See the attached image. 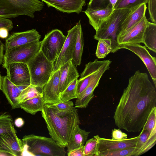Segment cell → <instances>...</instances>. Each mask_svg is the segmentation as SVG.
Listing matches in <instances>:
<instances>
[{"instance_id":"cell-44","label":"cell","mask_w":156,"mask_h":156,"mask_svg":"<svg viewBox=\"0 0 156 156\" xmlns=\"http://www.w3.org/2000/svg\"><path fill=\"white\" fill-rule=\"evenodd\" d=\"M24 120L21 118H18L16 119L14 122L15 125L18 127H21L24 125Z\"/></svg>"},{"instance_id":"cell-5","label":"cell","mask_w":156,"mask_h":156,"mask_svg":"<svg viewBox=\"0 0 156 156\" xmlns=\"http://www.w3.org/2000/svg\"><path fill=\"white\" fill-rule=\"evenodd\" d=\"M131 9L114 10L112 13L104 20L99 28L96 30L94 36V39H101L111 41L112 53L119 50V45L117 42V37L121 23L131 12Z\"/></svg>"},{"instance_id":"cell-17","label":"cell","mask_w":156,"mask_h":156,"mask_svg":"<svg viewBox=\"0 0 156 156\" xmlns=\"http://www.w3.org/2000/svg\"><path fill=\"white\" fill-rule=\"evenodd\" d=\"M148 21L145 16L139 22L122 35L118 36V44L143 43L144 34Z\"/></svg>"},{"instance_id":"cell-41","label":"cell","mask_w":156,"mask_h":156,"mask_svg":"<svg viewBox=\"0 0 156 156\" xmlns=\"http://www.w3.org/2000/svg\"><path fill=\"white\" fill-rule=\"evenodd\" d=\"M84 145L80 147L68 152V156H84Z\"/></svg>"},{"instance_id":"cell-15","label":"cell","mask_w":156,"mask_h":156,"mask_svg":"<svg viewBox=\"0 0 156 156\" xmlns=\"http://www.w3.org/2000/svg\"><path fill=\"white\" fill-rule=\"evenodd\" d=\"M41 35L35 29L21 32H13L6 39L5 51L13 47L29 43L39 41Z\"/></svg>"},{"instance_id":"cell-1","label":"cell","mask_w":156,"mask_h":156,"mask_svg":"<svg viewBox=\"0 0 156 156\" xmlns=\"http://www.w3.org/2000/svg\"><path fill=\"white\" fill-rule=\"evenodd\" d=\"M155 108L156 87L147 73L136 70L129 79L115 109V124L128 132H139Z\"/></svg>"},{"instance_id":"cell-9","label":"cell","mask_w":156,"mask_h":156,"mask_svg":"<svg viewBox=\"0 0 156 156\" xmlns=\"http://www.w3.org/2000/svg\"><path fill=\"white\" fill-rule=\"evenodd\" d=\"M66 36L56 29L47 33L41 41L40 50L50 61L54 63L59 56Z\"/></svg>"},{"instance_id":"cell-6","label":"cell","mask_w":156,"mask_h":156,"mask_svg":"<svg viewBox=\"0 0 156 156\" xmlns=\"http://www.w3.org/2000/svg\"><path fill=\"white\" fill-rule=\"evenodd\" d=\"M44 3L39 0H0V17L12 18L21 15L31 18L40 11Z\"/></svg>"},{"instance_id":"cell-4","label":"cell","mask_w":156,"mask_h":156,"mask_svg":"<svg viewBox=\"0 0 156 156\" xmlns=\"http://www.w3.org/2000/svg\"><path fill=\"white\" fill-rule=\"evenodd\" d=\"M16 133L12 116L7 113L0 115V151L8 152L13 156L23 155V144Z\"/></svg>"},{"instance_id":"cell-39","label":"cell","mask_w":156,"mask_h":156,"mask_svg":"<svg viewBox=\"0 0 156 156\" xmlns=\"http://www.w3.org/2000/svg\"><path fill=\"white\" fill-rule=\"evenodd\" d=\"M112 139L121 140L127 138V135L123 132L120 129L114 128L112 132Z\"/></svg>"},{"instance_id":"cell-14","label":"cell","mask_w":156,"mask_h":156,"mask_svg":"<svg viewBox=\"0 0 156 156\" xmlns=\"http://www.w3.org/2000/svg\"><path fill=\"white\" fill-rule=\"evenodd\" d=\"M5 69L7 77L15 85L28 86L31 84L30 75L27 64L10 63L7 65Z\"/></svg>"},{"instance_id":"cell-12","label":"cell","mask_w":156,"mask_h":156,"mask_svg":"<svg viewBox=\"0 0 156 156\" xmlns=\"http://www.w3.org/2000/svg\"><path fill=\"white\" fill-rule=\"evenodd\" d=\"M77 24L68 31V34L61 51L53 63V73L73 58L77 34Z\"/></svg>"},{"instance_id":"cell-13","label":"cell","mask_w":156,"mask_h":156,"mask_svg":"<svg viewBox=\"0 0 156 156\" xmlns=\"http://www.w3.org/2000/svg\"><path fill=\"white\" fill-rule=\"evenodd\" d=\"M112 61L108 60L106 63L95 73L93 79L86 88L76 98L75 107L76 108H86L90 102L93 98L94 92L98 86L100 80L105 72L109 69Z\"/></svg>"},{"instance_id":"cell-38","label":"cell","mask_w":156,"mask_h":156,"mask_svg":"<svg viewBox=\"0 0 156 156\" xmlns=\"http://www.w3.org/2000/svg\"><path fill=\"white\" fill-rule=\"evenodd\" d=\"M148 10L150 20L156 23V0H148Z\"/></svg>"},{"instance_id":"cell-24","label":"cell","mask_w":156,"mask_h":156,"mask_svg":"<svg viewBox=\"0 0 156 156\" xmlns=\"http://www.w3.org/2000/svg\"><path fill=\"white\" fill-rule=\"evenodd\" d=\"M113 10L112 8L108 7L92 10L86 9L84 12L88 18L89 23L96 31Z\"/></svg>"},{"instance_id":"cell-18","label":"cell","mask_w":156,"mask_h":156,"mask_svg":"<svg viewBox=\"0 0 156 156\" xmlns=\"http://www.w3.org/2000/svg\"><path fill=\"white\" fill-rule=\"evenodd\" d=\"M108 60L98 61L95 59L93 62H89L85 65V68L78 80L76 93L77 98L87 87L93 79L95 73L107 62Z\"/></svg>"},{"instance_id":"cell-32","label":"cell","mask_w":156,"mask_h":156,"mask_svg":"<svg viewBox=\"0 0 156 156\" xmlns=\"http://www.w3.org/2000/svg\"><path fill=\"white\" fill-rule=\"evenodd\" d=\"M148 0H118L115 4V9H133L143 3L146 4Z\"/></svg>"},{"instance_id":"cell-8","label":"cell","mask_w":156,"mask_h":156,"mask_svg":"<svg viewBox=\"0 0 156 156\" xmlns=\"http://www.w3.org/2000/svg\"><path fill=\"white\" fill-rule=\"evenodd\" d=\"M41 41L27 43L16 46L5 51L4 55L2 67L14 62L27 64L40 51Z\"/></svg>"},{"instance_id":"cell-46","label":"cell","mask_w":156,"mask_h":156,"mask_svg":"<svg viewBox=\"0 0 156 156\" xmlns=\"http://www.w3.org/2000/svg\"><path fill=\"white\" fill-rule=\"evenodd\" d=\"M117 0H109L110 2L112 5L113 10L114 6L117 2Z\"/></svg>"},{"instance_id":"cell-11","label":"cell","mask_w":156,"mask_h":156,"mask_svg":"<svg viewBox=\"0 0 156 156\" xmlns=\"http://www.w3.org/2000/svg\"><path fill=\"white\" fill-rule=\"evenodd\" d=\"M119 49H128L140 58L146 67L156 87V58L150 54L146 47L140 44H126L119 45Z\"/></svg>"},{"instance_id":"cell-2","label":"cell","mask_w":156,"mask_h":156,"mask_svg":"<svg viewBox=\"0 0 156 156\" xmlns=\"http://www.w3.org/2000/svg\"><path fill=\"white\" fill-rule=\"evenodd\" d=\"M51 137L61 147H65L76 127L80 124L77 109L75 106L59 111L51 105L45 104L41 111Z\"/></svg>"},{"instance_id":"cell-37","label":"cell","mask_w":156,"mask_h":156,"mask_svg":"<svg viewBox=\"0 0 156 156\" xmlns=\"http://www.w3.org/2000/svg\"><path fill=\"white\" fill-rule=\"evenodd\" d=\"M51 105L59 111H65L71 109L73 107L74 104L73 101H60Z\"/></svg>"},{"instance_id":"cell-19","label":"cell","mask_w":156,"mask_h":156,"mask_svg":"<svg viewBox=\"0 0 156 156\" xmlns=\"http://www.w3.org/2000/svg\"><path fill=\"white\" fill-rule=\"evenodd\" d=\"M48 7H52L63 12L79 14L83 7L85 5L86 0H41Z\"/></svg>"},{"instance_id":"cell-20","label":"cell","mask_w":156,"mask_h":156,"mask_svg":"<svg viewBox=\"0 0 156 156\" xmlns=\"http://www.w3.org/2000/svg\"><path fill=\"white\" fill-rule=\"evenodd\" d=\"M28 86L16 85L6 76L2 77L1 90L5 96L12 109L20 108L17 98L22 91Z\"/></svg>"},{"instance_id":"cell-21","label":"cell","mask_w":156,"mask_h":156,"mask_svg":"<svg viewBox=\"0 0 156 156\" xmlns=\"http://www.w3.org/2000/svg\"><path fill=\"white\" fill-rule=\"evenodd\" d=\"M147 8L146 4L143 3L132 9L121 23L118 36L122 35L139 22L145 16Z\"/></svg>"},{"instance_id":"cell-16","label":"cell","mask_w":156,"mask_h":156,"mask_svg":"<svg viewBox=\"0 0 156 156\" xmlns=\"http://www.w3.org/2000/svg\"><path fill=\"white\" fill-rule=\"evenodd\" d=\"M60 69L52 73L42 89L41 94L44 104L52 105L60 101L59 83Z\"/></svg>"},{"instance_id":"cell-22","label":"cell","mask_w":156,"mask_h":156,"mask_svg":"<svg viewBox=\"0 0 156 156\" xmlns=\"http://www.w3.org/2000/svg\"><path fill=\"white\" fill-rule=\"evenodd\" d=\"M59 69L60 74L59 90L60 94L73 81L78 79L79 75L71 60L65 63Z\"/></svg>"},{"instance_id":"cell-31","label":"cell","mask_w":156,"mask_h":156,"mask_svg":"<svg viewBox=\"0 0 156 156\" xmlns=\"http://www.w3.org/2000/svg\"><path fill=\"white\" fill-rule=\"evenodd\" d=\"M78 80L77 79L74 80L60 94V101H68L77 98L76 91Z\"/></svg>"},{"instance_id":"cell-33","label":"cell","mask_w":156,"mask_h":156,"mask_svg":"<svg viewBox=\"0 0 156 156\" xmlns=\"http://www.w3.org/2000/svg\"><path fill=\"white\" fill-rule=\"evenodd\" d=\"M98 140L96 136L87 140L84 147V156H96Z\"/></svg>"},{"instance_id":"cell-3","label":"cell","mask_w":156,"mask_h":156,"mask_svg":"<svg viewBox=\"0 0 156 156\" xmlns=\"http://www.w3.org/2000/svg\"><path fill=\"white\" fill-rule=\"evenodd\" d=\"M24 146L23 154L28 155L65 156V147H61L51 137H47L30 134L25 135L22 139Z\"/></svg>"},{"instance_id":"cell-26","label":"cell","mask_w":156,"mask_h":156,"mask_svg":"<svg viewBox=\"0 0 156 156\" xmlns=\"http://www.w3.org/2000/svg\"><path fill=\"white\" fill-rule=\"evenodd\" d=\"M78 25L77 34L72 62L76 66H80L81 63L84 41L81 24L80 20L77 23Z\"/></svg>"},{"instance_id":"cell-27","label":"cell","mask_w":156,"mask_h":156,"mask_svg":"<svg viewBox=\"0 0 156 156\" xmlns=\"http://www.w3.org/2000/svg\"><path fill=\"white\" fill-rule=\"evenodd\" d=\"M143 43L151 50L156 52V23L148 21L144 34Z\"/></svg>"},{"instance_id":"cell-43","label":"cell","mask_w":156,"mask_h":156,"mask_svg":"<svg viewBox=\"0 0 156 156\" xmlns=\"http://www.w3.org/2000/svg\"><path fill=\"white\" fill-rule=\"evenodd\" d=\"M4 50V45L0 40V65L2 63Z\"/></svg>"},{"instance_id":"cell-30","label":"cell","mask_w":156,"mask_h":156,"mask_svg":"<svg viewBox=\"0 0 156 156\" xmlns=\"http://www.w3.org/2000/svg\"><path fill=\"white\" fill-rule=\"evenodd\" d=\"M98 41L95 55L98 58H104L109 53H112V43L110 41L101 39Z\"/></svg>"},{"instance_id":"cell-42","label":"cell","mask_w":156,"mask_h":156,"mask_svg":"<svg viewBox=\"0 0 156 156\" xmlns=\"http://www.w3.org/2000/svg\"><path fill=\"white\" fill-rule=\"evenodd\" d=\"M9 31L5 28H0V37L3 39L6 38L8 36Z\"/></svg>"},{"instance_id":"cell-28","label":"cell","mask_w":156,"mask_h":156,"mask_svg":"<svg viewBox=\"0 0 156 156\" xmlns=\"http://www.w3.org/2000/svg\"><path fill=\"white\" fill-rule=\"evenodd\" d=\"M44 105L42 97L40 96L22 102L19 104V106L27 113L34 115L41 111Z\"/></svg>"},{"instance_id":"cell-10","label":"cell","mask_w":156,"mask_h":156,"mask_svg":"<svg viewBox=\"0 0 156 156\" xmlns=\"http://www.w3.org/2000/svg\"><path fill=\"white\" fill-rule=\"evenodd\" d=\"M96 136L98 140L96 156H101L106 152L118 150L135 147L139 136L130 138L117 140Z\"/></svg>"},{"instance_id":"cell-25","label":"cell","mask_w":156,"mask_h":156,"mask_svg":"<svg viewBox=\"0 0 156 156\" xmlns=\"http://www.w3.org/2000/svg\"><path fill=\"white\" fill-rule=\"evenodd\" d=\"M90 132L81 129L77 125L73 130L66 146L69 152L84 145Z\"/></svg>"},{"instance_id":"cell-34","label":"cell","mask_w":156,"mask_h":156,"mask_svg":"<svg viewBox=\"0 0 156 156\" xmlns=\"http://www.w3.org/2000/svg\"><path fill=\"white\" fill-rule=\"evenodd\" d=\"M143 128L152 134H156V108L150 113Z\"/></svg>"},{"instance_id":"cell-47","label":"cell","mask_w":156,"mask_h":156,"mask_svg":"<svg viewBox=\"0 0 156 156\" xmlns=\"http://www.w3.org/2000/svg\"><path fill=\"white\" fill-rule=\"evenodd\" d=\"M2 82V76L1 75L0 73V90H1V85Z\"/></svg>"},{"instance_id":"cell-7","label":"cell","mask_w":156,"mask_h":156,"mask_svg":"<svg viewBox=\"0 0 156 156\" xmlns=\"http://www.w3.org/2000/svg\"><path fill=\"white\" fill-rule=\"evenodd\" d=\"M27 65L30 72L31 84L42 89L52 74L53 63L40 50Z\"/></svg>"},{"instance_id":"cell-45","label":"cell","mask_w":156,"mask_h":156,"mask_svg":"<svg viewBox=\"0 0 156 156\" xmlns=\"http://www.w3.org/2000/svg\"><path fill=\"white\" fill-rule=\"evenodd\" d=\"M0 156H12V155L11 154L4 151H0Z\"/></svg>"},{"instance_id":"cell-29","label":"cell","mask_w":156,"mask_h":156,"mask_svg":"<svg viewBox=\"0 0 156 156\" xmlns=\"http://www.w3.org/2000/svg\"><path fill=\"white\" fill-rule=\"evenodd\" d=\"M38 88L30 84L23 89L17 98L19 105L22 102L35 97L42 96L41 92L39 91Z\"/></svg>"},{"instance_id":"cell-35","label":"cell","mask_w":156,"mask_h":156,"mask_svg":"<svg viewBox=\"0 0 156 156\" xmlns=\"http://www.w3.org/2000/svg\"><path fill=\"white\" fill-rule=\"evenodd\" d=\"M108 7L112 8L109 0H90L87 10H92Z\"/></svg>"},{"instance_id":"cell-36","label":"cell","mask_w":156,"mask_h":156,"mask_svg":"<svg viewBox=\"0 0 156 156\" xmlns=\"http://www.w3.org/2000/svg\"><path fill=\"white\" fill-rule=\"evenodd\" d=\"M135 147L118 150L105 153L101 156H134Z\"/></svg>"},{"instance_id":"cell-40","label":"cell","mask_w":156,"mask_h":156,"mask_svg":"<svg viewBox=\"0 0 156 156\" xmlns=\"http://www.w3.org/2000/svg\"><path fill=\"white\" fill-rule=\"evenodd\" d=\"M5 28L9 31L11 30L13 28L12 21L6 18L0 17V28Z\"/></svg>"},{"instance_id":"cell-23","label":"cell","mask_w":156,"mask_h":156,"mask_svg":"<svg viewBox=\"0 0 156 156\" xmlns=\"http://www.w3.org/2000/svg\"><path fill=\"white\" fill-rule=\"evenodd\" d=\"M135 147L134 156L140 155L152 148L156 143V134H152L142 129Z\"/></svg>"}]
</instances>
